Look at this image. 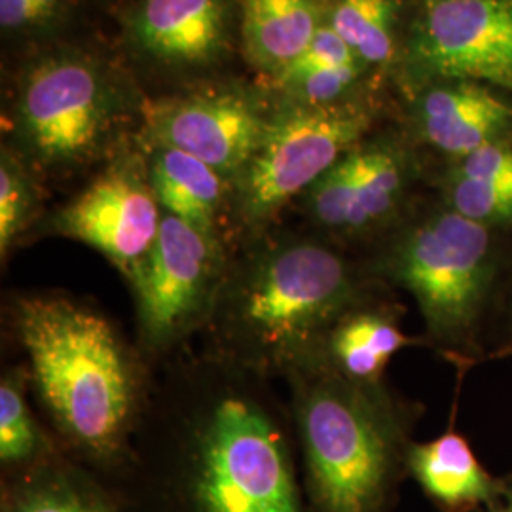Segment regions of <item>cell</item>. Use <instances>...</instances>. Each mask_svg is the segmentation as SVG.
Returning a JSON list of instances; mask_svg holds the SVG:
<instances>
[{"instance_id":"6da1fadb","label":"cell","mask_w":512,"mask_h":512,"mask_svg":"<svg viewBox=\"0 0 512 512\" xmlns=\"http://www.w3.org/2000/svg\"><path fill=\"white\" fill-rule=\"evenodd\" d=\"M16 327L42 401L88 458H120L135 408V372L114 329L65 298L19 300Z\"/></svg>"},{"instance_id":"7a4b0ae2","label":"cell","mask_w":512,"mask_h":512,"mask_svg":"<svg viewBox=\"0 0 512 512\" xmlns=\"http://www.w3.org/2000/svg\"><path fill=\"white\" fill-rule=\"evenodd\" d=\"M310 512H389L403 469V431L374 384L342 372L300 389Z\"/></svg>"},{"instance_id":"3957f363","label":"cell","mask_w":512,"mask_h":512,"mask_svg":"<svg viewBox=\"0 0 512 512\" xmlns=\"http://www.w3.org/2000/svg\"><path fill=\"white\" fill-rule=\"evenodd\" d=\"M150 512H306L281 433L251 401L226 399Z\"/></svg>"},{"instance_id":"277c9868","label":"cell","mask_w":512,"mask_h":512,"mask_svg":"<svg viewBox=\"0 0 512 512\" xmlns=\"http://www.w3.org/2000/svg\"><path fill=\"white\" fill-rule=\"evenodd\" d=\"M357 298L348 262L329 247L296 239L260 253L232 296V319L264 357L293 359L332 330Z\"/></svg>"},{"instance_id":"5b68a950","label":"cell","mask_w":512,"mask_h":512,"mask_svg":"<svg viewBox=\"0 0 512 512\" xmlns=\"http://www.w3.org/2000/svg\"><path fill=\"white\" fill-rule=\"evenodd\" d=\"M135 109L128 80L97 55L59 48L35 57L19 78L14 124L46 167L86 164Z\"/></svg>"},{"instance_id":"8992f818","label":"cell","mask_w":512,"mask_h":512,"mask_svg":"<svg viewBox=\"0 0 512 512\" xmlns=\"http://www.w3.org/2000/svg\"><path fill=\"white\" fill-rule=\"evenodd\" d=\"M494 266L488 226L452 209L410 228L391 255V274L416 298L431 334L452 344L475 329Z\"/></svg>"},{"instance_id":"52a82bcc","label":"cell","mask_w":512,"mask_h":512,"mask_svg":"<svg viewBox=\"0 0 512 512\" xmlns=\"http://www.w3.org/2000/svg\"><path fill=\"white\" fill-rule=\"evenodd\" d=\"M370 120L368 110L355 105L313 107L281 99L232 184L239 219L256 226L275 217L361 143Z\"/></svg>"},{"instance_id":"ba28073f","label":"cell","mask_w":512,"mask_h":512,"mask_svg":"<svg viewBox=\"0 0 512 512\" xmlns=\"http://www.w3.org/2000/svg\"><path fill=\"white\" fill-rule=\"evenodd\" d=\"M404 67L420 88L484 82L512 92V0H423Z\"/></svg>"},{"instance_id":"9c48e42d","label":"cell","mask_w":512,"mask_h":512,"mask_svg":"<svg viewBox=\"0 0 512 512\" xmlns=\"http://www.w3.org/2000/svg\"><path fill=\"white\" fill-rule=\"evenodd\" d=\"M270 112L255 92L239 86L203 88L143 107L152 145L179 148L232 184L255 154Z\"/></svg>"},{"instance_id":"30bf717a","label":"cell","mask_w":512,"mask_h":512,"mask_svg":"<svg viewBox=\"0 0 512 512\" xmlns=\"http://www.w3.org/2000/svg\"><path fill=\"white\" fill-rule=\"evenodd\" d=\"M220 264L217 236L162 215L156 241L131 279L150 342L175 340L202 317L219 287Z\"/></svg>"},{"instance_id":"8fae6325","label":"cell","mask_w":512,"mask_h":512,"mask_svg":"<svg viewBox=\"0 0 512 512\" xmlns=\"http://www.w3.org/2000/svg\"><path fill=\"white\" fill-rule=\"evenodd\" d=\"M164 211L133 158L110 165L52 220V230L99 251L129 281L145 262Z\"/></svg>"},{"instance_id":"7c38bea8","label":"cell","mask_w":512,"mask_h":512,"mask_svg":"<svg viewBox=\"0 0 512 512\" xmlns=\"http://www.w3.org/2000/svg\"><path fill=\"white\" fill-rule=\"evenodd\" d=\"M408 160L387 143L357 145L302 194L311 219L340 236H357L389 219L403 202Z\"/></svg>"},{"instance_id":"4fadbf2b","label":"cell","mask_w":512,"mask_h":512,"mask_svg":"<svg viewBox=\"0 0 512 512\" xmlns=\"http://www.w3.org/2000/svg\"><path fill=\"white\" fill-rule=\"evenodd\" d=\"M232 0H139L124 16L131 46L167 69H203L226 54Z\"/></svg>"},{"instance_id":"5bb4252c","label":"cell","mask_w":512,"mask_h":512,"mask_svg":"<svg viewBox=\"0 0 512 512\" xmlns=\"http://www.w3.org/2000/svg\"><path fill=\"white\" fill-rule=\"evenodd\" d=\"M423 90L416 122L431 147L461 160L478 148L505 139L512 109L501 97L473 82L433 84Z\"/></svg>"},{"instance_id":"9a60e30c","label":"cell","mask_w":512,"mask_h":512,"mask_svg":"<svg viewBox=\"0 0 512 512\" xmlns=\"http://www.w3.org/2000/svg\"><path fill=\"white\" fill-rule=\"evenodd\" d=\"M241 46L256 71L281 73L308 50L329 0H236Z\"/></svg>"},{"instance_id":"2e32d148","label":"cell","mask_w":512,"mask_h":512,"mask_svg":"<svg viewBox=\"0 0 512 512\" xmlns=\"http://www.w3.org/2000/svg\"><path fill=\"white\" fill-rule=\"evenodd\" d=\"M406 467L421 490L448 512H467L478 505L492 507L503 490L478 463L469 442L454 431L412 446L406 454Z\"/></svg>"},{"instance_id":"e0dca14e","label":"cell","mask_w":512,"mask_h":512,"mask_svg":"<svg viewBox=\"0 0 512 512\" xmlns=\"http://www.w3.org/2000/svg\"><path fill=\"white\" fill-rule=\"evenodd\" d=\"M148 183L164 213L217 236V222L226 202L228 181L179 148L152 145Z\"/></svg>"},{"instance_id":"ac0fdd59","label":"cell","mask_w":512,"mask_h":512,"mask_svg":"<svg viewBox=\"0 0 512 512\" xmlns=\"http://www.w3.org/2000/svg\"><path fill=\"white\" fill-rule=\"evenodd\" d=\"M0 512H126L118 495L61 459L46 458L8 478Z\"/></svg>"},{"instance_id":"d6986e66","label":"cell","mask_w":512,"mask_h":512,"mask_svg":"<svg viewBox=\"0 0 512 512\" xmlns=\"http://www.w3.org/2000/svg\"><path fill=\"white\" fill-rule=\"evenodd\" d=\"M412 340L376 313H349L330 330V357L353 382L374 384L391 357Z\"/></svg>"},{"instance_id":"ffe728a7","label":"cell","mask_w":512,"mask_h":512,"mask_svg":"<svg viewBox=\"0 0 512 512\" xmlns=\"http://www.w3.org/2000/svg\"><path fill=\"white\" fill-rule=\"evenodd\" d=\"M327 23L363 65H387L397 50L393 0H329Z\"/></svg>"},{"instance_id":"44dd1931","label":"cell","mask_w":512,"mask_h":512,"mask_svg":"<svg viewBox=\"0 0 512 512\" xmlns=\"http://www.w3.org/2000/svg\"><path fill=\"white\" fill-rule=\"evenodd\" d=\"M44 456V440L23 397L21 382L8 376L0 385V461L10 471H23Z\"/></svg>"},{"instance_id":"7402d4cb","label":"cell","mask_w":512,"mask_h":512,"mask_svg":"<svg viewBox=\"0 0 512 512\" xmlns=\"http://www.w3.org/2000/svg\"><path fill=\"white\" fill-rule=\"evenodd\" d=\"M37 207V186L23 160L10 148H2L0 158V253H8L12 243L27 228Z\"/></svg>"},{"instance_id":"603a6c76","label":"cell","mask_w":512,"mask_h":512,"mask_svg":"<svg viewBox=\"0 0 512 512\" xmlns=\"http://www.w3.org/2000/svg\"><path fill=\"white\" fill-rule=\"evenodd\" d=\"M363 63L355 61L338 67H323L304 73H283L268 76L270 88L281 95L283 101H294L313 107L338 105L342 97L355 86L363 73Z\"/></svg>"},{"instance_id":"cb8c5ba5","label":"cell","mask_w":512,"mask_h":512,"mask_svg":"<svg viewBox=\"0 0 512 512\" xmlns=\"http://www.w3.org/2000/svg\"><path fill=\"white\" fill-rule=\"evenodd\" d=\"M450 209L478 224H512V183H488L454 175L448 183Z\"/></svg>"},{"instance_id":"d4e9b609","label":"cell","mask_w":512,"mask_h":512,"mask_svg":"<svg viewBox=\"0 0 512 512\" xmlns=\"http://www.w3.org/2000/svg\"><path fill=\"white\" fill-rule=\"evenodd\" d=\"M454 175L488 183H512L511 139H499L461 158Z\"/></svg>"},{"instance_id":"484cf974","label":"cell","mask_w":512,"mask_h":512,"mask_svg":"<svg viewBox=\"0 0 512 512\" xmlns=\"http://www.w3.org/2000/svg\"><path fill=\"white\" fill-rule=\"evenodd\" d=\"M359 61L357 55L348 44L342 40V37L330 27L325 21L317 35L311 40L308 50L300 55L293 65H289L283 71L289 73H304V71H313V69H323V67H338V65H348ZM281 71V73H283Z\"/></svg>"},{"instance_id":"4316f807","label":"cell","mask_w":512,"mask_h":512,"mask_svg":"<svg viewBox=\"0 0 512 512\" xmlns=\"http://www.w3.org/2000/svg\"><path fill=\"white\" fill-rule=\"evenodd\" d=\"M0 25L4 31H23L40 25L33 0H0Z\"/></svg>"},{"instance_id":"83f0119b","label":"cell","mask_w":512,"mask_h":512,"mask_svg":"<svg viewBox=\"0 0 512 512\" xmlns=\"http://www.w3.org/2000/svg\"><path fill=\"white\" fill-rule=\"evenodd\" d=\"M40 25L54 21L67 6V0H33Z\"/></svg>"},{"instance_id":"f1b7e54d","label":"cell","mask_w":512,"mask_h":512,"mask_svg":"<svg viewBox=\"0 0 512 512\" xmlns=\"http://www.w3.org/2000/svg\"><path fill=\"white\" fill-rule=\"evenodd\" d=\"M492 512H512V484L501 490L497 501L492 505Z\"/></svg>"}]
</instances>
